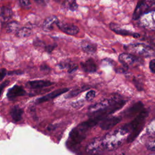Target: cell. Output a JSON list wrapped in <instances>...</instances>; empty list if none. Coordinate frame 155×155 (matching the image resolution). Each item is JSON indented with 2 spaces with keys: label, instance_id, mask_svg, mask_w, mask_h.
<instances>
[{
  "label": "cell",
  "instance_id": "1",
  "mask_svg": "<svg viewBox=\"0 0 155 155\" xmlns=\"http://www.w3.org/2000/svg\"><path fill=\"white\" fill-rule=\"evenodd\" d=\"M126 103V100L119 96L105 99L89 106L88 115L89 117H94L100 122L108 115L122 108Z\"/></svg>",
  "mask_w": 155,
  "mask_h": 155
},
{
  "label": "cell",
  "instance_id": "2",
  "mask_svg": "<svg viewBox=\"0 0 155 155\" xmlns=\"http://www.w3.org/2000/svg\"><path fill=\"white\" fill-rule=\"evenodd\" d=\"M129 133V130L125 124L121 127L106 134L102 137L104 150L111 151L120 147L124 141L127 139Z\"/></svg>",
  "mask_w": 155,
  "mask_h": 155
},
{
  "label": "cell",
  "instance_id": "3",
  "mask_svg": "<svg viewBox=\"0 0 155 155\" xmlns=\"http://www.w3.org/2000/svg\"><path fill=\"white\" fill-rule=\"evenodd\" d=\"M99 123L94 117H90L87 120L79 124L71 130L69 133L68 143L70 146L77 145L86 137L89 130Z\"/></svg>",
  "mask_w": 155,
  "mask_h": 155
},
{
  "label": "cell",
  "instance_id": "4",
  "mask_svg": "<svg viewBox=\"0 0 155 155\" xmlns=\"http://www.w3.org/2000/svg\"><path fill=\"white\" fill-rule=\"evenodd\" d=\"M148 115V111L143 108L137 115L134 117L131 122L125 124L130 131V133L126 139L128 143L133 142L139 134L142 128H143Z\"/></svg>",
  "mask_w": 155,
  "mask_h": 155
},
{
  "label": "cell",
  "instance_id": "5",
  "mask_svg": "<svg viewBox=\"0 0 155 155\" xmlns=\"http://www.w3.org/2000/svg\"><path fill=\"white\" fill-rule=\"evenodd\" d=\"M124 48L128 53L136 56L150 57L155 55V51L152 47L142 43L130 44L125 45Z\"/></svg>",
  "mask_w": 155,
  "mask_h": 155
},
{
  "label": "cell",
  "instance_id": "6",
  "mask_svg": "<svg viewBox=\"0 0 155 155\" xmlns=\"http://www.w3.org/2000/svg\"><path fill=\"white\" fill-rule=\"evenodd\" d=\"M119 61L121 64L126 67H134L139 66L142 64V60L137 56L132 54L131 53H121L119 56Z\"/></svg>",
  "mask_w": 155,
  "mask_h": 155
},
{
  "label": "cell",
  "instance_id": "7",
  "mask_svg": "<svg viewBox=\"0 0 155 155\" xmlns=\"http://www.w3.org/2000/svg\"><path fill=\"white\" fill-rule=\"evenodd\" d=\"M85 150L88 153L90 154L99 153L104 151V149L102 142V137L94 139L87 145Z\"/></svg>",
  "mask_w": 155,
  "mask_h": 155
},
{
  "label": "cell",
  "instance_id": "8",
  "mask_svg": "<svg viewBox=\"0 0 155 155\" xmlns=\"http://www.w3.org/2000/svg\"><path fill=\"white\" fill-rule=\"evenodd\" d=\"M143 109V104L141 102H137L126 109L123 113V116L127 118L135 117Z\"/></svg>",
  "mask_w": 155,
  "mask_h": 155
},
{
  "label": "cell",
  "instance_id": "9",
  "mask_svg": "<svg viewBox=\"0 0 155 155\" xmlns=\"http://www.w3.org/2000/svg\"><path fill=\"white\" fill-rule=\"evenodd\" d=\"M121 120V116L107 117L101 121L99 126L101 129L104 130H108L119 123Z\"/></svg>",
  "mask_w": 155,
  "mask_h": 155
},
{
  "label": "cell",
  "instance_id": "10",
  "mask_svg": "<svg viewBox=\"0 0 155 155\" xmlns=\"http://www.w3.org/2000/svg\"><path fill=\"white\" fill-rule=\"evenodd\" d=\"M69 90V89L68 88H59V89H57L56 90H54L53 91H51L45 95H44V96L39 97L38 99H37L36 100V104H41L50 100H51L66 92H67Z\"/></svg>",
  "mask_w": 155,
  "mask_h": 155
},
{
  "label": "cell",
  "instance_id": "11",
  "mask_svg": "<svg viewBox=\"0 0 155 155\" xmlns=\"http://www.w3.org/2000/svg\"><path fill=\"white\" fill-rule=\"evenodd\" d=\"M56 25L61 31L69 35H76L79 32V28L76 25L72 24L61 22L58 21Z\"/></svg>",
  "mask_w": 155,
  "mask_h": 155
},
{
  "label": "cell",
  "instance_id": "12",
  "mask_svg": "<svg viewBox=\"0 0 155 155\" xmlns=\"http://www.w3.org/2000/svg\"><path fill=\"white\" fill-rule=\"evenodd\" d=\"M25 93L26 92L25 90L21 86L16 85L8 90L7 96L8 99L12 100L18 96H24L25 94Z\"/></svg>",
  "mask_w": 155,
  "mask_h": 155
},
{
  "label": "cell",
  "instance_id": "13",
  "mask_svg": "<svg viewBox=\"0 0 155 155\" xmlns=\"http://www.w3.org/2000/svg\"><path fill=\"white\" fill-rule=\"evenodd\" d=\"M54 82L45 80L30 81L26 83V87L30 88H41L53 85Z\"/></svg>",
  "mask_w": 155,
  "mask_h": 155
},
{
  "label": "cell",
  "instance_id": "14",
  "mask_svg": "<svg viewBox=\"0 0 155 155\" xmlns=\"http://www.w3.org/2000/svg\"><path fill=\"white\" fill-rule=\"evenodd\" d=\"M81 68L87 73H94L97 70V65L95 61L89 58L80 64Z\"/></svg>",
  "mask_w": 155,
  "mask_h": 155
},
{
  "label": "cell",
  "instance_id": "15",
  "mask_svg": "<svg viewBox=\"0 0 155 155\" xmlns=\"http://www.w3.org/2000/svg\"><path fill=\"white\" fill-rule=\"evenodd\" d=\"M110 27L113 31H114L115 33H116L118 35H124V36H130L134 38H138L140 36V35L139 33L131 32L130 31L120 28L118 27V26H117L115 24H111Z\"/></svg>",
  "mask_w": 155,
  "mask_h": 155
},
{
  "label": "cell",
  "instance_id": "16",
  "mask_svg": "<svg viewBox=\"0 0 155 155\" xmlns=\"http://www.w3.org/2000/svg\"><path fill=\"white\" fill-rule=\"evenodd\" d=\"M148 8V6L143 1H139L133 15V19L136 20L139 18L143 12H147Z\"/></svg>",
  "mask_w": 155,
  "mask_h": 155
},
{
  "label": "cell",
  "instance_id": "17",
  "mask_svg": "<svg viewBox=\"0 0 155 155\" xmlns=\"http://www.w3.org/2000/svg\"><path fill=\"white\" fill-rule=\"evenodd\" d=\"M59 21L58 18L56 16H51L45 19L43 23V29L45 31H48L53 29L54 25L56 24Z\"/></svg>",
  "mask_w": 155,
  "mask_h": 155
},
{
  "label": "cell",
  "instance_id": "18",
  "mask_svg": "<svg viewBox=\"0 0 155 155\" xmlns=\"http://www.w3.org/2000/svg\"><path fill=\"white\" fill-rule=\"evenodd\" d=\"M24 113L23 110L18 105L13 106L10 110V114L15 122H19L22 119Z\"/></svg>",
  "mask_w": 155,
  "mask_h": 155
},
{
  "label": "cell",
  "instance_id": "19",
  "mask_svg": "<svg viewBox=\"0 0 155 155\" xmlns=\"http://www.w3.org/2000/svg\"><path fill=\"white\" fill-rule=\"evenodd\" d=\"M81 48L87 53H94L97 50L96 45L90 41H83L81 44Z\"/></svg>",
  "mask_w": 155,
  "mask_h": 155
},
{
  "label": "cell",
  "instance_id": "20",
  "mask_svg": "<svg viewBox=\"0 0 155 155\" xmlns=\"http://www.w3.org/2000/svg\"><path fill=\"white\" fill-rule=\"evenodd\" d=\"M12 15V11L11 8L8 7L0 8V16L5 21L8 20Z\"/></svg>",
  "mask_w": 155,
  "mask_h": 155
},
{
  "label": "cell",
  "instance_id": "21",
  "mask_svg": "<svg viewBox=\"0 0 155 155\" xmlns=\"http://www.w3.org/2000/svg\"><path fill=\"white\" fill-rule=\"evenodd\" d=\"M62 5L64 8L71 11H75L78 8V4L76 0H65Z\"/></svg>",
  "mask_w": 155,
  "mask_h": 155
},
{
  "label": "cell",
  "instance_id": "22",
  "mask_svg": "<svg viewBox=\"0 0 155 155\" xmlns=\"http://www.w3.org/2000/svg\"><path fill=\"white\" fill-rule=\"evenodd\" d=\"M31 30L29 27H22L19 28L16 31V36L19 38H25L31 35Z\"/></svg>",
  "mask_w": 155,
  "mask_h": 155
},
{
  "label": "cell",
  "instance_id": "23",
  "mask_svg": "<svg viewBox=\"0 0 155 155\" xmlns=\"http://www.w3.org/2000/svg\"><path fill=\"white\" fill-rule=\"evenodd\" d=\"M19 27V24L16 21H12L8 23L6 27V30L8 33L17 31Z\"/></svg>",
  "mask_w": 155,
  "mask_h": 155
},
{
  "label": "cell",
  "instance_id": "24",
  "mask_svg": "<svg viewBox=\"0 0 155 155\" xmlns=\"http://www.w3.org/2000/svg\"><path fill=\"white\" fill-rule=\"evenodd\" d=\"M147 130V132L150 134H155V118L150 123Z\"/></svg>",
  "mask_w": 155,
  "mask_h": 155
},
{
  "label": "cell",
  "instance_id": "25",
  "mask_svg": "<svg viewBox=\"0 0 155 155\" xmlns=\"http://www.w3.org/2000/svg\"><path fill=\"white\" fill-rule=\"evenodd\" d=\"M96 96V91L94 90H91L90 91H88L85 95V99L87 101H92L94 97Z\"/></svg>",
  "mask_w": 155,
  "mask_h": 155
},
{
  "label": "cell",
  "instance_id": "26",
  "mask_svg": "<svg viewBox=\"0 0 155 155\" xmlns=\"http://www.w3.org/2000/svg\"><path fill=\"white\" fill-rule=\"evenodd\" d=\"M21 5L25 9H29L31 7V2L29 0H19Z\"/></svg>",
  "mask_w": 155,
  "mask_h": 155
},
{
  "label": "cell",
  "instance_id": "27",
  "mask_svg": "<svg viewBox=\"0 0 155 155\" xmlns=\"http://www.w3.org/2000/svg\"><path fill=\"white\" fill-rule=\"evenodd\" d=\"M146 147L151 151H155V139L148 142L146 144Z\"/></svg>",
  "mask_w": 155,
  "mask_h": 155
},
{
  "label": "cell",
  "instance_id": "28",
  "mask_svg": "<svg viewBox=\"0 0 155 155\" xmlns=\"http://www.w3.org/2000/svg\"><path fill=\"white\" fill-rule=\"evenodd\" d=\"M149 68L151 73H155V59H153L150 61Z\"/></svg>",
  "mask_w": 155,
  "mask_h": 155
},
{
  "label": "cell",
  "instance_id": "29",
  "mask_svg": "<svg viewBox=\"0 0 155 155\" xmlns=\"http://www.w3.org/2000/svg\"><path fill=\"white\" fill-rule=\"evenodd\" d=\"M80 91H81L80 90H77V89H74V90L71 91L70 93H69L67 94V96L66 97H73V96H76V95H78L79 93H81Z\"/></svg>",
  "mask_w": 155,
  "mask_h": 155
},
{
  "label": "cell",
  "instance_id": "30",
  "mask_svg": "<svg viewBox=\"0 0 155 155\" xmlns=\"http://www.w3.org/2000/svg\"><path fill=\"white\" fill-rule=\"evenodd\" d=\"M84 105V102L82 100L81 101H76L74 102H73L71 104V106L73 108H79L82 107Z\"/></svg>",
  "mask_w": 155,
  "mask_h": 155
},
{
  "label": "cell",
  "instance_id": "31",
  "mask_svg": "<svg viewBox=\"0 0 155 155\" xmlns=\"http://www.w3.org/2000/svg\"><path fill=\"white\" fill-rule=\"evenodd\" d=\"M10 83V81L8 80H6L4 82H3L2 84H0V96L2 94V92L5 87H6Z\"/></svg>",
  "mask_w": 155,
  "mask_h": 155
},
{
  "label": "cell",
  "instance_id": "32",
  "mask_svg": "<svg viewBox=\"0 0 155 155\" xmlns=\"http://www.w3.org/2000/svg\"><path fill=\"white\" fill-rule=\"evenodd\" d=\"M134 84L136 86V87L137 88V89L139 91L142 90V84L139 82V80H136L135 79H134Z\"/></svg>",
  "mask_w": 155,
  "mask_h": 155
},
{
  "label": "cell",
  "instance_id": "33",
  "mask_svg": "<svg viewBox=\"0 0 155 155\" xmlns=\"http://www.w3.org/2000/svg\"><path fill=\"white\" fill-rule=\"evenodd\" d=\"M56 46V45H55V44L48 45H47V46L45 47V51H47L48 53H51V52L54 50V48H55Z\"/></svg>",
  "mask_w": 155,
  "mask_h": 155
},
{
  "label": "cell",
  "instance_id": "34",
  "mask_svg": "<svg viewBox=\"0 0 155 155\" xmlns=\"http://www.w3.org/2000/svg\"><path fill=\"white\" fill-rule=\"evenodd\" d=\"M7 70L5 68L0 69V81H2L7 74Z\"/></svg>",
  "mask_w": 155,
  "mask_h": 155
},
{
  "label": "cell",
  "instance_id": "35",
  "mask_svg": "<svg viewBox=\"0 0 155 155\" xmlns=\"http://www.w3.org/2000/svg\"><path fill=\"white\" fill-rule=\"evenodd\" d=\"M23 72L21 71L20 70H15V71H11L8 72V75H12V74H22Z\"/></svg>",
  "mask_w": 155,
  "mask_h": 155
},
{
  "label": "cell",
  "instance_id": "36",
  "mask_svg": "<svg viewBox=\"0 0 155 155\" xmlns=\"http://www.w3.org/2000/svg\"><path fill=\"white\" fill-rule=\"evenodd\" d=\"M40 69L42 71H48V70H50V67H48V66H47V65L43 64V65H41Z\"/></svg>",
  "mask_w": 155,
  "mask_h": 155
}]
</instances>
